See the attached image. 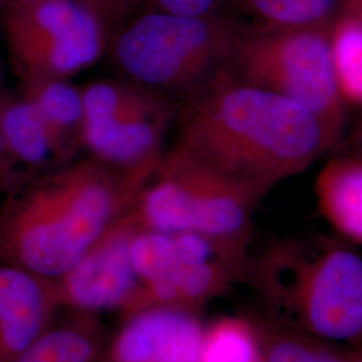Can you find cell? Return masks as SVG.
Listing matches in <instances>:
<instances>
[{
    "label": "cell",
    "instance_id": "1",
    "mask_svg": "<svg viewBox=\"0 0 362 362\" xmlns=\"http://www.w3.org/2000/svg\"><path fill=\"white\" fill-rule=\"evenodd\" d=\"M156 161L124 170L76 158L4 194L0 262L61 278L129 211Z\"/></svg>",
    "mask_w": 362,
    "mask_h": 362
},
{
    "label": "cell",
    "instance_id": "2",
    "mask_svg": "<svg viewBox=\"0 0 362 362\" xmlns=\"http://www.w3.org/2000/svg\"><path fill=\"white\" fill-rule=\"evenodd\" d=\"M176 143L233 176L274 188L330 145L303 106L223 74L187 100Z\"/></svg>",
    "mask_w": 362,
    "mask_h": 362
},
{
    "label": "cell",
    "instance_id": "3",
    "mask_svg": "<svg viewBox=\"0 0 362 362\" xmlns=\"http://www.w3.org/2000/svg\"><path fill=\"white\" fill-rule=\"evenodd\" d=\"M240 284L272 320L346 349L362 348V258L344 242L275 238L248 255Z\"/></svg>",
    "mask_w": 362,
    "mask_h": 362
},
{
    "label": "cell",
    "instance_id": "4",
    "mask_svg": "<svg viewBox=\"0 0 362 362\" xmlns=\"http://www.w3.org/2000/svg\"><path fill=\"white\" fill-rule=\"evenodd\" d=\"M247 27L228 13L200 18L155 10L124 23L107 47L130 82L189 98L228 73Z\"/></svg>",
    "mask_w": 362,
    "mask_h": 362
},
{
    "label": "cell",
    "instance_id": "5",
    "mask_svg": "<svg viewBox=\"0 0 362 362\" xmlns=\"http://www.w3.org/2000/svg\"><path fill=\"white\" fill-rule=\"evenodd\" d=\"M272 189L175 144L157 158L130 214L143 230L250 242L255 211Z\"/></svg>",
    "mask_w": 362,
    "mask_h": 362
},
{
    "label": "cell",
    "instance_id": "6",
    "mask_svg": "<svg viewBox=\"0 0 362 362\" xmlns=\"http://www.w3.org/2000/svg\"><path fill=\"white\" fill-rule=\"evenodd\" d=\"M330 22L313 26L260 23L247 27L227 76L308 109L322 125L332 149L342 136L345 104L332 65Z\"/></svg>",
    "mask_w": 362,
    "mask_h": 362
},
{
    "label": "cell",
    "instance_id": "7",
    "mask_svg": "<svg viewBox=\"0 0 362 362\" xmlns=\"http://www.w3.org/2000/svg\"><path fill=\"white\" fill-rule=\"evenodd\" d=\"M250 242L194 233L139 228L130 257L141 285V308L200 313L240 284Z\"/></svg>",
    "mask_w": 362,
    "mask_h": 362
},
{
    "label": "cell",
    "instance_id": "8",
    "mask_svg": "<svg viewBox=\"0 0 362 362\" xmlns=\"http://www.w3.org/2000/svg\"><path fill=\"white\" fill-rule=\"evenodd\" d=\"M3 34L21 79L67 78L94 65L107 49V34L79 0L10 4Z\"/></svg>",
    "mask_w": 362,
    "mask_h": 362
},
{
    "label": "cell",
    "instance_id": "9",
    "mask_svg": "<svg viewBox=\"0 0 362 362\" xmlns=\"http://www.w3.org/2000/svg\"><path fill=\"white\" fill-rule=\"evenodd\" d=\"M83 136L89 155L117 169L140 168L163 153L169 125L179 116L173 98L130 81H98L82 88Z\"/></svg>",
    "mask_w": 362,
    "mask_h": 362
},
{
    "label": "cell",
    "instance_id": "10",
    "mask_svg": "<svg viewBox=\"0 0 362 362\" xmlns=\"http://www.w3.org/2000/svg\"><path fill=\"white\" fill-rule=\"evenodd\" d=\"M130 209L57 281L62 309L100 315L140 310L143 285L130 257V240L139 230Z\"/></svg>",
    "mask_w": 362,
    "mask_h": 362
},
{
    "label": "cell",
    "instance_id": "11",
    "mask_svg": "<svg viewBox=\"0 0 362 362\" xmlns=\"http://www.w3.org/2000/svg\"><path fill=\"white\" fill-rule=\"evenodd\" d=\"M206 324L199 313L148 308L124 317L98 362H197Z\"/></svg>",
    "mask_w": 362,
    "mask_h": 362
},
{
    "label": "cell",
    "instance_id": "12",
    "mask_svg": "<svg viewBox=\"0 0 362 362\" xmlns=\"http://www.w3.org/2000/svg\"><path fill=\"white\" fill-rule=\"evenodd\" d=\"M61 310L55 279L0 262V362H13Z\"/></svg>",
    "mask_w": 362,
    "mask_h": 362
},
{
    "label": "cell",
    "instance_id": "13",
    "mask_svg": "<svg viewBox=\"0 0 362 362\" xmlns=\"http://www.w3.org/2000/svg\"><path fill=\"white\" fill-rule=\"evenodd\" d=\"M0 130L13 161L31 177L71 163L54 143L37 109L21 93H6L0 106Z\"/></svg>",
    "mask_w": 362,
    "mask_h": 362
},
{
    "label": "cell",
    "instance_id": "14",
    "mask_svg": "<svg viewBox=\"0 0 362 362\" xmlns=\"http://www.w3.org/2000/svg\"><path fill=\"white\" fill-rule=\"evenodd\" d=\"M317 207L341 238L362 246V156L332 157L320 170Z\"/></svg>",
    "mask_w": 362,
    "mask_h": 362
},
{
    "label": "cell",
    "instance_id": "15",
    "mask_svg": "<svg viewBox=\"0 0 362 362\" xmlns=\"http://www.w3.org/2000/svg\"><path fill=\"white\" fill-rule=\"evenodd\" d=\"M21 94L37 109L66 160H76L83 149L82 89L66 78H30L22 81Z\"/></svg>",
    "mask_w": 362,
    "mask_h": 362
},
{
    "label": "cell",
    "instance_id": "16",
    "mask_svg": "<svg viewBox=\"0 0 362 362\" xmlns=\"http://www.w3.org/2000/svg\"><path fill=\"white\" fill-rule=\"evenodd\" d=\"M13 362H98L105 346L100 315L67 310Z\"/></svg>",
    "mask_w": 362,
    "mask_h": 362
},
{
    "label": "cell",
    "instance_id": "17",
    "mask_svg": "<svg viewBox=\"0 0 362 362\" xmlns=\"http://www.w3.org/2000/svg\"><path fill=\"white\" fill-rule=\"evenodd\" d=\"M248 317L257 327L264 362H349L346 348L281 324L263 311Z\"/></svg>",
    "mask_w": 362,
    "mask_h": 362
},
{
    "label": "cell",
    "instance_id": "18",
    "mask_svg": "<svg viewBox=\"0 0 362 362\" xmlns=\"http://www.w3.org/2000/svg\"><path fill=\"white\" fill-rule=\"evenodd\" d=\"M197 362H264L248 314L221 315L206 325Z\"/></svg>",
    "mask_w": 362,
    "mask_h": 362
},
{
    "label": "cell",
    "instance_id": "19",
    "mask_svg": "<svg viewBox=\"0 0 362 362\" xmlns=\"http://www.w3.org/2000/svg\"><path fill=\"white\" fill-rule=\"evenodd\" d=\"M329 46L337 88L344 104L362 106V23L336 13L329 28Z\"/></svg>",
    "mask_w": 362,
    "mask_h": 362
},
{
    "label": "cell",
    "instance_id": "20",
    "mask_svg": "<svg viewBox=\"0 0 362 362\" xmlns=\"http://www.w3.org/2000/svg\"><path fill=\"white\" fill-rule=\"evenodd\" d=\"M238 4L272 26H313L330 22L339 0H238Z\"/></svg>",
    "mask_w": 362,
    "mask_h": 362
},
{
    "label": "cell",
    "instance_id": "21",
    "mask_svg": "<svg viewBox=\"0 0 362 362\" xmlns=\"http://www.w3.org/2000/svg\"><path fill=\"white\" fill-rule=\"evenodd\" d=\"M104 26L109 37L122 26L141 0H79Z\"/></svg>",
    "mask_w": 362,
    "mask_h": 362
},
{
    "label": "cell",
    "instance_id": "22",
    "mask_svg": "<svg viewBox=\"0 0 362 362\" xmlns=\"http://www.w3.org/2000/svg\"><path fill=\"white\" fill-rule=\"evenodd\" d=\"M156 10L182 16H215L223 15L230 4L238 0H151Z\"/></svg>",
    "mask_w": 362,
    "mask_h": 362
},
{
    "label": "cell",
    "instance_id": "23",
    "mask_svg": "<svg viewBox=\"0 0 362 362\" xmlns=\"http://www.w3.org/2000/svg\"><path fill=\"white\" fill-rule=\"evenodd\" d=\"M6 93H7V89L4 86L3 74H1V69H0V106H1V101L6 95ZM30 179H31V176L21 168L8 153L4 141H3V137H1V130H0V194L3 196L11 194L18 188H21Z\"/></svg>",
    "mask_w": 362,
    "mask_h": 362
},
{
    "label": "cell",
    "instance_id": "24",
    "mask_svg": "<svg viewBox=\"0 0 362 362\" xmlns=\"http://www.w3.org/2000/svg\"><path fill=\"white\" fill-rule=\"evenodd\" d=\"M337 13L354 16L362 23V0H339Z\"/></svg>",
    "mask_w": 362,
    "mask_h": 362
},
{
    "label": "cell",
    "instance_id": "25",
    "mask_svg": "<svg viewBox=\"0 0 362 362\" xmlns=\"http://www.w3.org/2000/svg\"><path fill=\"white\" fill-rule=\"evenodd\" d=\"M349 351V362H362V348L348 349Z\"/></svg>",
    "mask_w": 362,
    "mask_h": 362
},
{
    "label": "cell",
    "instance_id": "26",
    "mask_svg": "<svg viewBox=\"0 0 362 362\" xmlns=\"http://www.w3.org/2000/svg\"><path fill=\"white\" fill-rule=\"evenodd\" d=\"M356 145H357V148L360 151L358 155L362 156V121L360 127H358V129L356 132Z\"/></svg>",
    "mask_w": 362,
    "mask_h": 362
},
{
    "label": "cell",
    "instance_id": "27",
    "mask_svg": "<svg viewBox=\"0 0 362 362\" xmlns=\"http://www.w3.org/2000/svg\"><path fill=\"white\" fill-rule=\"evenodd\" d=\"M10 4H19V3H33V1H39V0H8Z\"/></svg>",
    "mask_w": 362,
    "mask_h": 362
}]
</instances>
